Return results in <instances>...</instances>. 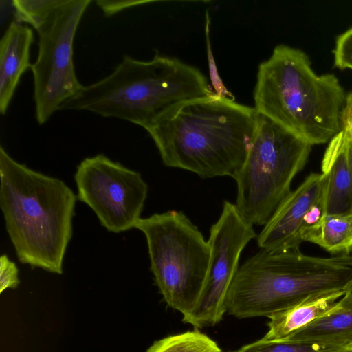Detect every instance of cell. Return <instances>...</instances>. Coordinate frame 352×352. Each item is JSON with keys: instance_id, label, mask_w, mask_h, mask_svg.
I'll return each mask as SVG.
<instances>
[{"instance_id": "obj_1", "label": "cell", "mask_w": 352, "mask_h": 352, "mask_svg": "<svg viewBox=\"0 0 352 352\" xmlns=\"http://www.w3.org/2000/svg\"><path fill=\"white\" fill-rule=\"evenodd\" d=\"M258 113L217 94L184 102L146 130L162 160L203 179L235 180L254 139Z\"/></svg>"}, {"instance_id": "obj_2", "label": "cell", "mask_w": 352, "mask_h": 352, "mask_svg": "<svg viewBox=\"0 0 352 352\" xmlns=\"http://www.w3.org/2000/svg\"><path fill=\"white\" fill-rule=\"evenodd\" d=\"M76 199L63 181L15 161L0 147V208L21 263L63 273Z\"/></svg>"}, {"instance_id": "obj_3", "label": "cell", "mask_w": 352, "mask_h": 352, "mask_svg": "<svg viewBox=\"0 0 352 352\" xmlns=\"http://www.w3.org/2000/svg\"><path fill=\"white\" fill-rule=\"evenodd\" d=\"M216 93L197 67L157 52L148 61L128 55L113 72L82 86L59 110H85L146 129L177 106Z\"/></svg>"}, {"instance_id": "obj_4", "label": "cell", "mask_w": 352, "mask_h": 352, "mask_svg": "<svg viewBox=\"0 0 352 352\" xmlns=\"http://www.w3.org/2000/svg\"><path fill=\"white\" fill-rule=\"evenodd\" d=\"M253 96L258 113L311 146L329 142L342 131V87L334 74L317 75L299 49L274 47L258 65Z\"/></svg>"}, {"instance_id": "obj_5", "label": "cell", "mask_w": 352, "mask_h": 352, "mask_svg": "<svg viewBox=\"0 0 352 352\" xmlns=\"http://www.w3.org/2000/svg\"><path fill=\"white\" fill-rule=\"evenodd\" d=\"M351 280L349 254L323 258L299 248L261 249L239 266L228 292L226 312L239 318H270L305 300L344 292Z\"/></svg>"}, {"instance_id": "obj_6", "label": "cell", "mask_w": 352, "mask_h": 352, "mask_svg": "<svg viewBox=\"0 0 352 352\" xmlns=\"http://www.w3.org/2000/svg\"><path fill=\"white\" fill-rule=\"evenodd\" d=\"M311 151V144L258 113L252 146L235 179V205L248 223H267L291 192L292 182L303 169Z\"/></svg>"}, {"instance_id": "obj_7", "label": "cell", "mask_w": 352, "mask_h": 352, "mask_svg": "<svg viewBox=\"0 0 352 352\" xmlns=\"http://www.w3.org/2000/svg\"><path fill=\"white\" fill-rule=\"evenodd\" d=\"M135 228L146 237L151 270L164 300L183 316L188 314L206 282L208 241L183 212L174 210L141 218Z\"/></svg>"}, {"instance_id": "obj_8", "label": "cell", "mask_w": 352, "mask_h": 352, "mask_svg": "<svg viewBox=\"0 0 352 352\" xmlns=\"http://www.w3.org/2000/svg\"><path fill=\"white\" fill-rule=\"evenodd\" d=\"M91 0H64L36 29L38 53L31 69L34 77L36 118L45 123L60 106L82 88L73 61L74 36Z\"/></svg>"}, {"instance_id": "obj_9", "label": "cell", "mask_w": 352, "mask_h": 352, "mask_svg": "<svg viewBox=\"0 0 352 352\" xmlns=\"http://www.w3.org/2000/svg\"><path fill=\"white\" fill-rule=\"evenodd\" d=\"M74 180L77 199L92 209L109 232L135 228L148 194L140 173L98 154L81 161Z\"/></svg>"}, {"instance_id": "obj_10", "label": "cell", "mask_w": 352, "mask_h": 352, "mask_svg": "<svg viewBox=\"0 0 352 352\" xmlns=\"http://www.w3.org/2000/svg\"><path fill=\"white\" fill-rule=\"evenodd\" d=\"M256 237L253 226L242 217L235 204L225 201L219 219L210 230V257L206 282L197 303L183 316L184 322L201 328L222 320L241 254Z\"/></svg>"}, {"instance_id": "obj_11", "label": "cell", "mask_w": 352, "mask_h": 352, "mask_svg": "<svg viewBox=\"0 0 352 352\" xmlns=\"http://www.w3.org/2000/svg\"><path fill=\"white\" fill-rule=\"evenodd\" d=\"M326 199V179L321 173H311L280 204L257 236L263 250L285 251L299 248L305 217L316 203Z\"/></svg>"}, {"instance_id": "obj_12", "label": "cell", "mask_w": 352, "mask_h": 352, "mask_svg": "<svg viewBox=\"0 0 352 352\" xmlns=\"http://www.w3.org/2000/svg\"><path fill=\"white\" fill-rule=\"evenodd\" d=\"M32 30L19 22L8 26L0 41V113H6L22 74L31 67Z\"/></svg>"}, {"instance_id": "obj_13", "label": "cell", "mask_w": 352, "mask_h": 352, "mask_svg": "<svg viewBox=\"0 0 352 352\" xmlns=\"http://www.w3.org/2000/svg\"><path fill=\"white\" fill-rule=\"evenodd\" d=\"M347 139L341 131L330 141L322 160L326 179V212L352 213V175L347 155Z\"/></svg>"}, {"instance_id": "obj_14", "label": "cell", "mask_w": 352, "mask_h": 352, "mask_svg": "<svg viewBox=\"0 0 352 352\" xmlns=\"http://www.w3.org/2000/svg\"><path fill=\"white\" fill-rule=\"evenodd\" d=\"M344 292H336L313 298L271 316L265 341L287 340L294 333L331 311Z\"/></svg>"}, {"instance_id": "obj_15", "label": "cell", "mask_w": 352, "mask_h": 352, "mask_svg": "<svg viewBox=\"0 0 352 352\" xmlns=\"http://www.w3.org/2000/svg\"><path fill=\"white\" fill-rule=\"evenodd\" d=\"M285 340L352 344V296L344 295L331 311Z\"/></svg>"}, {"instance_id": "obj_16", "label": "cell", "mask_w": 352, "mask_h": 352, "mask_svg": "<svg viewBox=\"0 0 352 352\" xmlns=\"http://www.w3.org/2000/svg\"><path fill=\"white\" fill-rule=\"evenodd\" d=\"M302 239L331 254H349L352 252V213L325 214L317 224L303 232Z\"/></svg>"}, {"instance_id": "obj_17", "label": "cell", "mask_w": 352, "mask_h": 352, "mask_svg": "<svg viewBox=\"0 0 352 352\" xmlns=\"http://www.w3.org/2000/svg\"><path fill=\"white\" fill-rule=\"evenodd\" d=\"M146 352H222L217 344L197 330L155 342Z\"/></svg>"}, {"instance_id": "obj_18", "label": "cell", "mask_w": 352, "mask_h": 352, "mask_svg": "<svg viewBox=\"0 0 352 352\" xmlns=\"http://www.w3.org/2000/svg\"><path fill=\"white\" fill-rule=\"evenodd\" d=\"M352 344H322L304 341H265L262 338L232 352H349Z\"/></svg>"}, {"instance_id": "obj_19", "label": "cell", "mask_w": 352, "mask_h": 352, "mask_svg": "<svg viewBox=\"0 0 352 352\" xmlns=\"http://www.w3.org/2000/svg\"><path fill=\"white\" fill-rule=\"evenodd\" d=\"M64 0H14L12 6L18 21L31 25L35 30Z\"/></svg>"}, {"instance_id": "obj_20", "label": "cell", "mask_w": 352, "mask_h": 352, "mask_svg": "<svg viewBox=\"0 0 352 352\" xmlns=\"http://www.w3.org/2000/svg\"><path fill=\"white\" fill-rule=\"evenodd\" d=\"M333 55L336 67L352 69V28L338 36Z\"/></svg>"}, {"instance_id": "obj_21", "label": "cell", "mask_w": 352, "mask_h": 352, "mask_svg": "<svg viewBox=\"0 0 352 352\" xmlns=\"http://www.w3.org/2000/svg\"><path fill=\"white\" fill-rule=\"evenodd\" d=\"M19 284V270L6 254L0 257V293L7 289H15Z\"/></svg>"}, {"instance_id": "obj_22", "label": "cell", "mask_w": 352, "mask_h": 352, "mask_svg": "<svg viewBox=\"0 0 352 352\" xmlns=\"http://www.w3.org/2000/svg\"><path fill=\"white\" fill-rule=\"evenodd\" d=\"M209 19H208V14L207 13L206 16V35L207 38V43H208V60H209V64H210V78L212 83V87L214 89V92L221 96H225L230 98H234V96L231 94L230 92L228 91L226 87L224 86L223 83L222 82L219 76L218 75V73L217 72V68L215 67V64L214 63V59L212 57V52L210 50V41H209Z\"/></svg>"}, {"instance_id": "obj_23", "label": "cell", "mask_w": 352, "mask_h": 352, "mask_svg": "<svg viewBox=\"0 0 352 352\" xmlns=\"http://www.w3.org/2000/svg\"><path fill=\"white\" fill-rule=\"evenodd\" d=\"M149 1H112V0H98L96 4L104 12L105 15L111 16L123 10L137 6L141 4L150 3Z\"/></svg>"}, {"instance_id": "obj_24", "label": "cell", "mask_w": 352, "mask_h": 352, "mask_svg": "<svg viewBox=\"0 0 352 352\" xmlns=\"http://www.w3.org/2000/svg\"><path fill=\"white\" fill-rule=\"evenodd\" d=\"M342 131L347 138L352 139V92L345 100L341 115Z\"/></svg>"}, {"instance_id": "obj_25", "label": "cell", "mask_w": 352, "mask_h": 352, "mask_svg": "<svg viewBox=\"0 0 352 352\" xmlns=\"http://www.w3.org/2000/svg\"><path fill=\"white\" fill-rule=\"evenodd\" d=\"M346 146H347V155L348 160L350 166V169L352 175V139L347 138Z\"/></svg>"}, {"instance_id": "obj_26", "label": "cell", "mask_w": 352, "mask_h": 352, "mask_svg": "<svg viewBox=\"0 0 352 352\" xmlns=\"http://www.w3.org/2000/svg\"><path fill=\"white\" fill-rule=\"evenodd\" d=\"M344 292H345V295L352 296V280L345 287Z\"/></svg>"}, {"instance_id": "obj_27", "label": "cell", "mask_w": 352, "mask_h": 352, "mask_svg": "<svg viewBox=\"0 0 352 352\" xmlns=\"http://www.w3.org/2000/svg\"><path fill=\"white\" fill-rule=\"evenodd\" d=\"M349 352H352V350H351Z\"/></svg>"}]
</instances>
